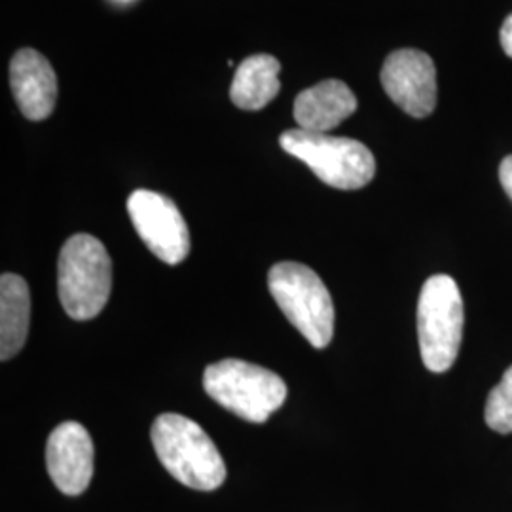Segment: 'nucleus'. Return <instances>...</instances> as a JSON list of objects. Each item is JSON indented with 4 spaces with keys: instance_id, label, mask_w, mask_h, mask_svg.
<instances>
[{
    "instance_id": "f03ea898",
    "label": "nucleus",
    "mask_w": 512,
    "mask_h": 512,
    "mask_svg": "<svg viewBox=\"0 0 512 512\" xmlns=\"http://www.w3.org/2000/svg\"><path fill=\"white\" fill-rule=\"evenodd\" d=\"M112 291V260L90 234L67 239L57 260V294L74 321H90L105 310Z\"/></svg>"
},
{
    "instance_id": "39448f33",
    "label": "nucleus",
    "mask_w": 512,
    "mask_h": 512,
    "mask_svg": "<svg viewBox=\"0 0 512 512\" xmlns=\"http://www.w3.org/2000/svg\"><path fill=\"white\" fill-rule=\"evenodd\" d=\"M279 145L308 165L323 183L338 190H359L376 175L374 154L361 141L349 137L287 129L281 133Z\"/></svg>"
},
{
    "instance_id": "9b49d317",
    "label": "nucleus",
    "mask_w": 512,
    "mask_h": 512,
    "mask_svg": "<svg viewBox=\"0 0 512 512\" xmlns=\"http://www.w3.org/2000/svg\"><path fill=\"white\" fill-rule=\"evenodd\" d=\"M357 97L342 80H323L298 93L294 99V120L298 128L329 133L357 110Z\"/></svg>"
},
{
    "instance_id": "423d86ee",
    "label": "nucleus",
    "mask_w": 512,
    "mask_h": 512,
    "mask_svg": "<svg viewBox=\"0 0 512 512\" xmlns=\"http://www.w3.org/2000/svg\"><path fill=\"white\" fill-rule=\"evenodd\" d=\"M465 310L458 283L450 275H433L421 287L418 300V340L423 365L446 372L458 359Z\"/></svg>"
},
{
    "instance_id": "7ed1b4c3",
    "label": "nucleus",
    "mask_w": 512,
    "mask_h": 512,
    "mask_svg": "<svg viewBox=\"0 0 512 512\" xmlns=\"http://www.w3.org/2000/svg\"><path fill=\"white\" fill-rule=\"evenodd\" d=\"M203 389L215 403L251 423H266L287 399V385L281 376L241 359L207 366Z\"/></svg>"
},
{
    "instance_id": "f8f14e48",
    "label": "nucleus",
    "mask_w": 512,
    "mask_h": 512,
    "mask_svg": "<svg viewBox=\"0 0 512 512\" xmlns=\"http://www.w3.org/2000/svg\"><path fill=\"white\" fill-rule=\"evenodd\" d=\"M31 323V293L23 277H0V359L16 357L27 342Z\"/></svg>"
},
{
    "instance_id": "0eeeda50",
    "label": "nucleus",
    "mask_w": 512,
    "mask_h": 512,
    "mask_svg": "<svg viewBox=\"0 0 512 512\" xmlns=\"http://www.w3.org/2000/svg\"><path fill=\"white\" fill-rule=\"evenodd\" d=\"M128 213L139 238L162 262L177 266L190 255L188 224L167 196L152 190H135L128 198Z\"/></svg>"
},
{
    "instance_id": "9d476101",
    "label": "nucleus",
    "mask_w": 512,
    "mask_h": 512,
    "mask_svg": "<svg viewBox=\"0 0 512 512\" xmlns=\"http://www.w3.org/2000/svg\"><path fill=\"white\" fill-rule=\"evenodd\" d=\"M10 86L21 114L31 122L46 120L57 101V76L44 55L23 48L12 57Z\"/></svg>"
},
{
    "instance_id": "4468645a",
    "label": "nucleus",
    "mask_w": 512,
    "mask_h": 512,
    "mask_svg": "<svg viewBox=\"0 0 512 512\" xmlns=\"http://www.w3.org/2000/svg\"><path fill=\"white\" fill-rule=\"evenodd\" d=\"M484 420L501 435L512 433V365L505 370L501 382L488 395Z\"/></svg>"
},
{
    "instance_id": "6e6552de",
    "label": "nucleus",
    "mask_w": 512,
    "mask_h": 512,
    "mask_svg": "<svg viewBox=\"0 0 512 512\" xmlns=\"http://www.w3.org/2000/svg\"><path fill=\"white\" fill-rule=\"evenodd\" d=\"M382 86L391 101L414 118H425L437 107V69L421 50L404 48L387 55Z\"/></svg>"
},
{
    "instance_id": "dca6fc26",
    "label": "nucleus",
    "mask_w": 512,
    "mask_h": 512,
    "mask_svg": "<svg viewBox=\"0 0 512 512\" xmlns=\"http://www.w3.org/2000/svg\"><path fill=\"white\" fill-rule=\"evenodd\" d=\"M501 46H503V50H505V54L512 57V14L509 18L505 19V23H503V27H501Z\"/></svg>"
},
{
    "instance_id": "20e7f679",
    "label": "nucleus",
    "mask_w": 512,
    "mask_h": 512,
    "mask_svg": "<svg viewBox=\"0 0 512 512\" xmlns=\"http://www.w3.org/2000/svg\"><path fill=\"white\" fill-rule=\"evenodd\" d=\"M268 287L279 310L315 349L334 336V304L327 285L306 264L279 262L270 268Z\"/></svg>"
},
{
    "instance_id": "2eb2a0df",
    "label": "nucleus",
    "mask_w": 512,
    "mask_h": 512,
    "mask_svg": "<svg viewBox=\"0 0 512 512\" xmlns=\"http://www.w3.org/2000/svg\"><path fill=\"white\" fill-rule=\"evenodd\" d=\"M499 181L512 200V156H507L499 165Z\"/></svg>"
},
{
    "instance_id": "ddd939ff",
    "label": "nucleus",
    "mask_w": 512,
    "mask_h": 512,
    "mask_svg": "<svg viewBox=\"0 0 512 512\" xmlns=\"http://www.w3.org/2000/svg\"><path fill=\"white\" fill-rule=\"evenodd\" d=\"M279 73L281 63L274 55L256 54L243 59L232 80V103L243 110L264 109L281 90Z\"/></svg>"
},
{
    "instance_id": "1a4fd4ad",
    "label": "nucleus",
    "mask_w": 512,
    "mask_h": 512,
    "mask_svg": "<svg viewBox=\"0 0 512 512\" xmlns=\"http://www.w3.org/2000/svg\"><path fill=\"white\" fill-rule=\"evenodd\" d=\"M93 461V440L84 425L65 421L55 427L46 444V465L59 492L84 494L92 482Z\"/></svg>"
},
{
    "instance_id": "f257e3e1",
    "label": "nucleus",
    "mask_w": 512,
    "mask_h": 512,
    "mask_svg": "<svg viewBox=\"0 0 512 512\" xmlns=\"http://www.w3.org/2000/svg\"><path fill=\"white\" fill-rule=\"evenodd\" d=\"M150 439L165 471L184 486L213 492L224 484V459L215 442L196 421L167 412L152 423Z\"/></svg>"
}]
</instances>
